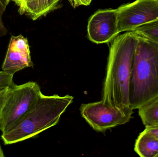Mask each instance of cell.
<instances>
[{
    "instance_id": "cell-1",
    "label": "cell",
    "mask_w": 158,
    "mask_h": 157,
    "mask_svg": "<svg viewBox=\"0 0 158 157\" xmlns=\"http://www.w3.org/2000/svg\"><path fill=\"white\" fill-rule=\"evenodd\" d=\"M138 35L128 31L118 36L110 48L102 89L103 103L121 108H130L129 86Z\"/></svg>"
},
{
    "instance_id": "cell-2",
    "label": "cell",
    "mask_w": 158,
    "mask_h": 157,
    "mask_svg": "<svg viewBox=\"0 0 158 157\" xmlns=\"http://www.w3.org/2000/svg\"><path fill=\"white\" fill-rule=\"evenodd\" d=\"M158 97V44L138 35L129 86L130 108L138 109Z\"/></svg>"
},
{
    "instance_id": "cell-3",
    "label": "cell",
    "mask_w": 158,
    "mask_h": 157,
    "mask_svg": "<svg viewBox=\"0 0 158 157\" xmlns=\"http://www.w3.org/2000/svg\"><path fill=\"white\" fill-rule=\"evenodd\" d=\"M73 100L74 97L69 95L46 96L42 93L20 121L2 134L4 143L10 145L22 142L56 125Z\"/></svg>"
},
{
    "instance_id": "cell-4",
    "label": "cell",
    "mask_w": 158,
    "mask_h": 157,
    "mask_svg": "<svg viewBox=\"0 0 158 157\" xmlns=\"http://www.w3.org/2000/svg\"><path fill=\"white\" fill-rule=\"evenodd\" d=\"M39 85L28 82L8 88L2 111L0 130L6 132L26 115L42 94Z\"/></svg>"
},
{
    "instance_id": "cell-5",
    "label": "cell",
    "mask_w": 158,
    "mask_h": 157,
    "mask_svg": "<svg viewBox=\"0 0 158 157\" xmlns=\"http://www.w3.org/2000/svg\"><path fill=\"white\" fill-rule=\"evenodd\" d=\"M80 112L82 117L87 124L93 130L98 132H104L127 123L131 119L133 113L131 108H121L108 106L102 100L82 104Z\"/></svg>"
},
{
    "instance_id": "cell-6",
    "label": "cell",
    "mask_w": 158,
    "mask_h": 157,
    "mask_svg": "<svg viewBox=\"0 0 158 157\" xmlns=\"http://www.w3.org/2000/svg\"><path fill=\"white\" fill-rule=\"evenodd\" d=\"M120 33L158 19V0H136L116 9Z\"/></svg>"
},
{
    "instance_id": "cell-7",
    "label": "cell",
    "mask_w": 158,
    "mask_h": 157,
    "mask_svg": "<svg viewBox=\"0 0 158 157\" xmlns=\"http://www.w3.org/2000/svg\"><path fill=\"white\" fill-rule=\"evenodd\" d=\"M119 33L116 9L99 10L89 18L87 34L92 42L97 44L108 43Z\"/></svg>"
},
{
    "instance_id": "cell-8",
    "label": "cell",
    "mask_w": 158,
    "mask_h": 157,
    "mask_svg": "<svg viewBox=\"0 0 158 157\" xmlns=\"http://www.w3.org/2000/svg\"><path fill=\"white\" fill-rule=\"evenodd\" d=\"M33 65L27 39L21 35L12 36L2 65V71L14 75L17 72Z\"/></svg>"
},
{
    "instance_id": "cell-9",
    "label": "cell",
    "mask_w": 158,
    "mask_h": 157,
    "mask_svg": "<svg viewBox=\"0 0 158 157\" xmlns=\"http://www.w3.org/2000/svg\"><path fill=\"white\" fill-rule=\"evenodd\" d=\"M134 150L142 157H156L158 155V139L144 131L136 139Z\"/></svg>"
},
{
    "instance_id": "cell-10",
    "label": "cell",
    "mask_w": 158,
    "mask_h": 157,
    "mask_svg": "<svg viewBox=\"0 0 158 157\" xmlns=\"http://www.w3.org/2000/svg\"><path fill=\"white\" fill-rule=\"evenodd\" d=\"M19 13L35 20L50 13L47 0H23L19 8Z\"/></svg>"
},
{
    "instance_id": "cell-11",
    "label": "cell",
    "mask_w": 158,
    "mask_h": 157,
    "mask_svg": "<svg viewBox=\"0 0 158 157\" xmlns=\"http://www.w3.org/2000/svg\"><path fill=\"white\" fill-rule=\"evenodd\" d=\"M145 127L158 126V97L138 109Z\"/></svg>"
},
{
    "instance_id": "cell-12",
    "label": "cell",
    "mask_w": 158,
    "mask_h": 157,
    "mask_svg": "<svg viewBox=\"0 0 158 157\" xmlns=\"http://www.w3.org/2000/svg\"><path fill=\"white\" fill-rule=\"evenodd\" d=\"M133 32L158 44V19L138 27Z\"/></svg>"
},
{
    "instance_id": "cell-13",
    "label": "cell",
    "mask_w": 158,
    "mask_h": 157,
    "mask_svg": "<svg viewBox=\"0 0 158 157\" xmlns=\"http://www.w3.org/2000/svg\"><path fill=\"white\" fill-rule=\"evenodd\" d=\"M14 75L9 74L4 71H0V92L15 84L13 82Z\"/></svg>"
},
{
    "instance_id": "cell-14",
    "label": "cell",
    "mask_w": 158,
    "mask_h": 157,
    "mask_svg": "<svg viewBox=\"0 0 158 157\" xmlns=\"http://www.w3.org/2000/svg\"><path fill=\"white\" fill-rule=\"evenodd\" d=\"M10 1V0H0V37L5 36L7 33V29L3 22L2 16Z\"/></svg>"
},
{
    "instance_id": "cell-15",
    "label": "cell",
    "mask_w": 158,
    "mask_h": 157,
    "mask_svg": "<svg viewBox=\"0 0 158 157\" xmlns=\"http://www.w3.org/2000/svg\"><path fill=\"white\" fill-rule=\"evenodd\" d=\"M71 5L74 8L80 6H88L90 4L92 0H68Z\"/></svg>"
},
{
    "instance_id": "cell-16",
    "label": "cell",
    "mask_w": 158,
    "mask_h": 157,
    "mask_svg": "<svg viewBox=\"0 0 158 157\" xmlns=\"http://www.w3.org/2000/svg\"><path fill=\"white\" fill-rule=\"evenodd\" d=\"M8 88H5L2 91L0 92V122H1V116H2V111L3 107L4 104L5 100L6 97V93H7Z\"/></svg>"
},
{
    "instance_id": "cell-17",
    "label": "cell",
    "mask_w": 158,
    "mask_h": 157,
    "mask_svg": "<svg viewBox=\"0 0 158 157\" xmlns=\"http://www.w3.org/2000/svg\"><path fill=\"white\" fill-rule=\"evenodd\" d=\"M50 12L57 9L58 7L59 3L62 0H47Z\"/></svg>"
},
{
    "instance_id": "cell-18",
    "label": "cell",
    "mask_w": 158,
    "mask_h": 157,
    "mask_svg": "<svg viewBox=\"0 0 158 157\" xmlns=\"http://www.w3.org/2000/svg\"><path fill=\"white\" fill-rule=\"evenodd\" d=\"M144 131L154 135L158 139V126L146 127Z\"/></svg>"
},
{
    "instance_id": "cell-19",
    "label": "cell",
    "mask_w": 158,
    "mask_h": 157,
    "mask_svg": "<svg viewBox=\"0 0 158 157\" xmlns=\"http://www.w3.org/2000/svg\"><path fill=\"white\" fill-rule=\"evenodd\" d=\"M12 1L14 2L15 4L19 7L21 6L23 0H12Z\"/></svg>"
},
{
    "instance_id": "cell-20",
    "label": "cell",
    "mask_w": 158,
    "mask_h": 157,
    "mask_svg": "<svg viewBox=\"0 0 158 157\" xmlns=\"http://www.w3.org/2000/svg\"><path fill=\"white\" fill-rule=\"evenodd\" d=\"M5 157L3 151L1 147V144H0V157Z\"/></svg>"
},
{
    "instance_id": "cell-21",
    "label": "cell",
    "mask_w": 158,
    "mask_h": 157,
    "mask_svg": "<svg viewBox=\"0 0 158 157\" xmlns=\"http://www.w3.org/2000/svg\"><path fill=\"white\" fill-rule=\"evenodd\" d=\"M156 157H158V155L156 156Z\"/></svg>"
}]
</instances>
